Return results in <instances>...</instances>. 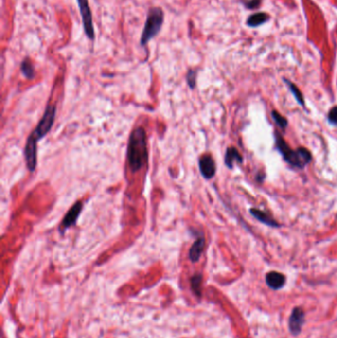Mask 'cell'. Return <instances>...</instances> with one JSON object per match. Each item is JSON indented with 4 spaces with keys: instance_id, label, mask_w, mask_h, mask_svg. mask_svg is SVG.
I'll use <instances>...</instances> for the list:
<instances>
[{
    "instance_id": "ffe728a7",
    "label": "cell",
    "mask_w": 337,
    "mask_h": 338,
    "mask_svg": "<svg viewBox=\"0 0 337 338\" xmlns=\"http://www.w3.org/2000/svg\"><path fill=\"white\" fill-rule=\"evenodd\" d=\"M242 3L248 9H257L260 7L262 0H248V1H242Z\"/></svg>"
},
{
    "instance_id": "ac0fdd59",
    "label": "cell",
    "mask_w": 337,
    "mask_h": 338,
    "mask_svg": "<svg viewBox=\"0 0 337 338\" xmlns=\"http://www.w3.org/2000/svg\"><path fill=\"white\" fill-rule=\"evenodd\" d=\"M201 283H202V276L201 275H195L191 278L192 289L199 296L201 295Z\"/></svg>"
},
{
    "instance_id": "44dd1931",
    "label": "cell",
    "mask_w": 337,
    "mask_h": 338,
    "mask_svg": "<svg viewBox=\"0 0 337 338\" xmlns=\"http://www.w3.org/2000/svg\"><path fill=\"white\" fill-rule=\"evenodd\" d=\"M328 121L333 125H337V106L333 107L328 113Z\"/></svg>"
},
{
    "instance_id": "4fadbf2b",
    "label": "cell",
    "mask_w": 337,
    "mask_h": 338,
    "mask_svg": "<svg viewBox=\"0 0 337 338\" xmlns=\"http://www.w3.org/2000/svg\"><path fill=\"white\" fill-rule=\"evenodd\" d=\"M237 161L238 163L242 162V157L239 155L238 150L235 147H229L226 152L225 163L229 168H232L233 163Z\"/></svg>"
},
{
    "instance_id": "3957f363",
    "label": "cell",
    "mask_w": 337,
    "mask_h": 338,
    "mask_svg": "<svg viewBox=\"0 0 337 338\" xmlns=\"http://www.w3.org/2000/svg\"><path fill=\"white\" fill-rule=\"evenodd\" d=\"M164 21V13L160 7H151L148 10L146 21L141 36V45L145 46L160 32Z\"/></svg>"
},
{
    "instance_id": "52a82bcc",
    "label": "cell",
    "mask_w": 337,
    "mask_h": 338,
    "mask_svg": "<svg viewBox=\"0 0 337 338\" xmlns=\"http://www.w3.org/2000/svg\"><path fill=\"white\" fill-rule=\"evenodd\" d=\"M82 208H83V203L80 201L76 202L71 208V210L66 214L65 219L63 220V222H61V225H60V231L61 232H64L67 229L75 225V223L77 222V219L79 217V214L82 211Z\"/></svg>"
},
{
    "instance_id": "d6986e66",
    "label": "cell",
    "mask_w": 337,
    "mask_h": 338,
    "mask_svg": "<svg viewBox=\"0 0 337 338\" xmlns=\"http://www.w3.org/2000/svg\"><path fill=\"white\" fill-rule=\"evenodd\" d=\"M186 80L191 89H194L196 86V80H197V71L194 70H189L186 75Z\"/></svg>"
},
{
    "instance_id": "7c38bea8",
    "label": "cell",
    "mask_w": 337,
    "mask_h": 338,
    "mask_svg": "<svg viewBox=\"0 0 337 338\" xmlns=\"http://www.w3.org/2000/svg\"><path fill=\"white\" fill-rule=\"evenodd\" d=\"M270 20V15L265 12H258L250 15L247 20V25L250 28H257Z\"/></svg>"
},
{
    "instance_id": "8fae6325",
    "label": "cell",
    "mask_w": 337,
    "mask_h": 338,
    "mask_svg": "<svg viewBox=\"0 0 337 338\" xmlns=\"http://www.w3.org/2000/svg\"><path fill=\"white\" fill-rule=\"evenodd\" d=\"M204 248H205V238L201 236L197 238V240L193 243V245L189 250V258L192 262H197L200 259L201 254L204 250Z\"/></svg>"
},
{
    "instance_id": "ba28073f",
    "label": "cell",
    "mask_w": 337,
    "mask_h": 338,
    "mask_svg": "<svg viewBox=\"0 0 337 338\" xmlns=\"http://www.w3.org/2000/svg\"><path fill=\"white\" fill-rule=\"evenodd\" d=\"M199 168L201 174L206 179H211L216 174V163L210 155H204L199 160Z\"/></svg>"
},
{
    "instance_id": "9c48e42d",
    "label": "cell",
    "mask_w": 337,
    "mask_h": 338,
    "mask_svg": "<svg viewBox=\"0 0 337 338\" xmlns=\"http://www.w3.org/2000/svg\"><path fill=\"white\" fill-rule=\"evenodd\" d=\"M304 320L303 311L301 308H295L289 320V328L292 334L298 335L301 332Z\"/></svg>"
},
{
    "instance_id": "8992f818",
    "label": "cell",
    "mask_w": 337,
    "mask_h": 338,
    "mask_svg": "<svg viewBox=\"0 0 337 338\" xmlns=\"http://www.w3.org/2000/svg\"><path fill=\"white\" fill-rule=\"evenodd\" d=\"M37 142H38L36 140L29 136L25 146L24 156L26 164L31 172H34L37 166Z\"/></svg>"
},
{
    "instance_id": "30bf717a",
    "label": "cell",
    "mask_w": 337,
    "mask_h": 338,
    "mask_svg": "<svg viewBox=\"0 0 337 338\" xmlns=\"http://www.w3.org/2000/svg\"><path fill=\"white\" fill-rule=\"evenodd\" d=\"M286 282L285 276L279 272H270L266 275V283L267 285L274 290L281 289Z\"/></svg>"
},
{
    "instance_id": "5bb4252c",
    "label": "cell",
    "mask_w": 337,
    "mask_h": 338,
    "mask_svg": "<svg viewBox=\"0 0 337 338\" xmlns=\"http://www.w3.org/2000/svg\"><path fill=\"white\" fill-rule=\"evenodd\" d=\"M250 213H251V214H253V216L259 221V222H261V223H263V224H265V225H267V226H270V227H274V228H279L280 227V225L277 223V222H276V221H274L273 219H271L269 216H268V214H266L264 212H262L261 210H259V209H251L250 210Z\"/></svg>"
},
{
    "instance_id": "5b68a950",
    "label": "cell",
    "mask_w": 337,
    "mask_h": 338,
    "mask_svg": "<svg viewBox=\"0 0 337 338\" xmlns=\"http://www.w3.org/2000/svg\"><path fill=\"white\" fill-rule=\"evenodd\" d=\"M79 12L82 19L83 29L85 35L87 38L91 41H94L95 39V31L93 26V18H92V12L89 6L88 0H77Z\"/></svg>"
},
{
    "instance_id": "9a60e30c",
    "label": "cell",
    "mask_w": 337,
    "mask_h": 338,
    "mask_svg": "<svg viewBox=\"0 0 337 338\" xmlns=\"http://www.w3.org/2000/svg\"><path fill=\"white\" fill-rule=\"evenodd\" d=\"M21 71L23 75L28 79H33L35 76V68L33 64L31 63V60L26 58L22 61L21 64Z\"/></svg>"
},
{
    "instance_id": "2e32d148",
    "label": "cell",
    "mask_w": 337,
    "mask_h": 338,
    "mask_svg": "<svg viewBox=\"0 0 337 338\" xmlns=\"http://www.w3.org/2000/svg\"><path fill=\"white\" fill-rule=\"evenodd\" d=\"M284 81L286 82V84L288 85L289 89L291 90V92L293 93V95L295 96L296 100L300 103V105L303 106L304 107V100H303V97H302V92L300 91V89L293 83L291 82L290 80H287V79H284Z\"/></svg>"
},
{
    "instance_id": "277c9868",
    "label": "cell",
    "mask_w": 337,
    "mask_h": 338,
    "mask_svg": "<svg viewBox=\"0 0 337 338\" xmlns=\"http://www.w3.org/2000/svg\"><path fill=\"white\" fill-rule=\"evenodd\" d=\"M55 113H56V107L53 105H48L42 119L39 122L38 126L36 127L34 132L30 135V137H32L37 142L42 140L52 129L54 118H55Z\"/></svg>"
},
{
    "instance_id": "7a4b0ae2",
    "label": "cell",
    "mask_w": 337,
    "mask_h": 338,
    "mask_svg": "<svg viewBox=\"0 0 337 338\" xmlns=\"http://www.w3.org/2000/svg\"><path fill=\"white\" fill-rule=\"evenodd\" d=\"M276 145H277L284 160L295 167L303 168L312 160V155L308 149L303 147L292 149L278 133H276Z\"/></svg>"
},
{
    "instance_id": "e0dca14e",
    "label": "cell",
    "mask_w": 337,
    "mask_h": 338,
    "mask_svg": "<svg viewBox=\"0 0 337 338\" xmlns=\"http://www.w3.org/2000/svg\"><path fill=\"white\" fill-rule=\"evenodd\" d=\"M272 118L276 122V124H277L281 129H286L287 128V126H288L287 119L285 117H283L281 114H279L277 111H273L272 112Z\"/></svg>"
},
{
    "instance_id": "6da1fadb",
    "label": "cell",
    "mask_w": 337,
    "mask_h": 338,
    "mask_svg": "<svg viewBox=\"0 0 337 338\" xmlns=\"http://www.w3.org/2000/svg\"><path fill=\"white\" fill-rule=\"evenodd\" d=\"M127 158L129 166L134 172L139 171L147 160L146 134L143 128H137L131 134Z\"/></svg>"
}]
</instances>
